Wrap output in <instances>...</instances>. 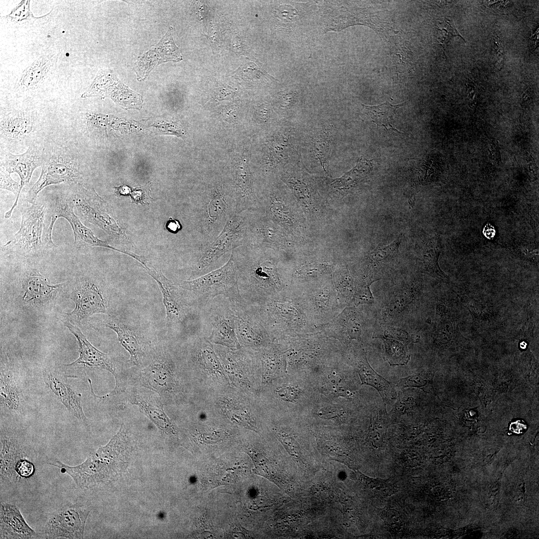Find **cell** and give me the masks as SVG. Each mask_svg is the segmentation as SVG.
I'll return each mask as SVG.
<instances>
[{
  "instance_id": "40",
  "label": "cell",
  "mask_w": 539,
  "mask_h": 539,
  "mask_svg": "<svg viewBox=\"0 0 539 539\" xmlns=\"http://www.w3.org/2000/svg\"><path fill=\"white\" fill-rule=\"evenodd\" d=\"M87 124L89 131L96 134L105 132L108 118L102 114H88L86 115Z\"/></svg>"
},
{
  "instance_id": "35",
  "label": "cell",
  "mask_w": 539,
  "mask_h": 539,
  "mask_svg": "<svg viewBox=\"0 0 539 539\" xmlns=\"http://www.w3.org/2000/svg\"><path fill=\"white\" fill-rule=\"evenodd\" d=\"M414 299V292L412 288H406L394 295L388 304L385 315L387 317H393L410 304Z\"/></svg>"
},
{
  "instance_id": "3",
  "label": "cell",
  "mask_w": 539,
  "mask_h": 539,
  "mask_svg": "<svg viewBox=\"0 0 539 539\" xmlns=\"http://www.w3.org/2000/svg\"><path fill=\"white\" fill-rule=\"evenodd\" d=\"M186 296L191 295L203 307L217 296L222 295L232 302L244 300L241 296L237 282V269L233 257L222 267L194 279L178 284Z\"/></svg>"
},
{
  "instance_id": "52",
  "label": "cell",
  "mask_w": 539,
  "mask_h": 539,
  "mask_svg": "<svg viewBox=\"0 0 539 539\" xmlns=\"http://www.w3.org/2000/svg\"><path fill=\"white\" fill-rule=\"evenodd\" d=\"M227 89H221L219 90L217 96L219 99H224L228 97L229 96H231L233 93V91L229 89L227 91Z\"/></svg>"
},
{
  "instance_id": "17",
  "label": "cell",
  "mask_w": 539,
  "mask_h": 539,
  "mask_svg": "<svg viewBox=\"0 0 539 539\" xmlns=\"http://www.w3.org/2000/svg\"><path fill=\"white\" fill-rule=\"evenodd\" d=\"M155 395L149 392L133 389L127 391L126 400L136 406L163 435L170 439H176L178 437L177 428L165 413L160 397Z\"/></svg>"
},
{
  "instance_id": "12",
  "label": "cell",
  "mask_w": 539,
  "mask_h": 539,
  "mask_svg": "<svg viewBox=\"0 0 539 539\" xmlns=\"http://www.w3.org/2000/svg\"><path fill=\"white\" fill-rule=\"evenodd\" d=\"M75 207L72 194L60 195L52 205V213L46 235L52 238V232L55 221L59 218L66 219L72 228L74 235V246L77 249L87 246H96L109 247L105 242L96 237L91 231L86 227L75 215Z\"/></svg>"
},
{
  "instance_id": "39",
  "label": "cell",
  "mask_w": 539,
  "mask_h": 539,
  "mask_svg": "<svg viewBox=\"0 0 539 539\" xmlns=\"http://www.w3.org/2000/svg\"><path fill=\"white\" fill-rule=\"evenodd\" d=\"M262 366L265 372L266 378L270 376L274 375L275 372L279 369L280 360L277 354L270 351H265L261 355Z\"/></svg>"
},
{
  "instance_id": "30",
  "label": "cell",
  "mask_w": 539,
  "mask_h": 539,
  "mask_svg": "<svg viewBox=\"0 0 539 539\" xmlns=\"http://www.w3.org/2000/svg\"><path fill=\"white\" fill-rule=\"evenodd\" d=\"M459 332L457 325L448 307L443 302L437 304L433 329V337L436 342L447 344Z\"/></svg>"
},
{
  "instance_id": "22",
  "label": "cell",
  "mask_w": 539,
  "mask_h": 539,
  "mask_svg": "<svg viewBox=\"0 0 539 539\" xmlns=\"http://www.w3.org/2000/svg\"><path fill=\"white\" fill-rule=\"evenodd\" d=\"M375 337L384 343V359L390 366L404 365L410 360L407 349L409 342H417L418 337L409 335L399 329L386 327L382 332L376 333Z\"/></svg>"
},
{
  "instance_id": "41",
  "label": "cell",
  "mask_w": 539,
  "mask_h": 539,
  "mask_svg": "<svg viewBox=\"0 0 539 539\" xmlns=\"http://www.w3.org/2000/svg\"><path fill=\"white\" fill-rule=\"evenodd\" d=\"M269 209L272 217L277 221L286 222L289 219V211L285 205L277 198H271Z\"/></svg>"
},
{
  "instance_id": "23",
  "label": "cell",
  "mask_w": 539,
  "mask_h": 539,
  "mask_svg": "<svg viewBox=\"0 0 539 539\" xmlns=\"http://www.w3.org/2000/svg\"><path fill=\"white\" fill-rule=\"evenodd\" d=\"M36 532L28 525L19 508L7 502L0 504V538L33 539Z\"/></svg>"
},
{
  "instance_id": "11",
  "label": "cell",
  "mask_w": 539,
  "mask_h": 539,
  "mask_svg": "<svg viewBox=\"0 0 539 539\" xmlns=\"http://www.w3.org/2000/svg\"><path fill=\"white\" fill-rule=\"evenodd\" d=\"M79 177L76 164L69 156L56 153L43 164L39 178L27 192L26 201L30 204L35 203L38 193L49 185L78 184Z\"/></svg>"
},
{
  "instance_id": "20",
  "label": "cell",
  "mask_w": 539,
  "mask_h": 539,
  "mask_svg": "<svg viewBox=\"0 0 539 539\" xmlns=\"http://www.w3.org/2000/svg\"><path fill=\"white\" fill-rule=\"evenodd\" d=\"M44 381L57 400L79 421H87L81 403V394L77 393L68 383L67 377L61 372L45 371Z\"/></svg>"
},
{
  "instance_id": "44",
  "label": "cell",
  "mask_w": 539,
  "mask_h": 539,
  "mask_svg": "<svg viewBox=\"0 0 539 539\" xmlns=\"http://www.w3.org/2000/svg\"><path fill=\"white\" fill-rule=\"evenodd\" d=\"M276 391L282 399L291 402H295L300 394V389L290 386L280 387Z\"/></svg>"
},
{
  "instance_id": "16",
  "label": "cell",
  "mask_w": 539,
  "mask_h": 539,
  "mask_svg": "<svg viewBox=\"0 0 539 539\" xmlns=\"http://www.w3.org/2000/svg\"><path fill=\"white\" fill-rule=\"evenodd\" d=\"M173 33V28L170 26L157 44L152 45L147 51L138 57L133 68L138 81L144 80L151 71L162 63L179 62L183 59Z\"/></svg>"
},
{
  "instance_id": "33",
  "label": "cell",
  "mask_w": 539,
  "mask_h": 539,
  "mask_svg": "<svg viewBox=\"0 0 539 539\" xmlns=\"http://www.w3.org/2000/svg\"><path fill=\"white\" fill-rule=\"evenodd\" d=\"M405 103L393 105L389 101L375 106L362 104L366 114L378 126L387 130L401 133L395 127L394 116L396 110L405 105Z\"/></svg>"
},
{
  "instance_id": "34",
  "label": "cell",
  "mask_w": 539,
  "mask_h": 539,
  "mask_svg": "<svg viewBox=\"0 0 539 539\" xmlns=\"http://www.w3.org/2000/svg\"><path fill=\"white\" fill-rule=\"evenodd\" d=\"M432 375L429 373L421 371L407 377L400 378L397 381L392 383V385L401 389L416 388L421 389L426 392H432L433 391L432 383Z\"/></svg>"
},
{
  "instance_id": "31",
  "label": "cell",
  "mask_w": 539,
  "mask_h": 539,
  "mask_svg": "<svg viewBox=\"0 0 539 539\" xmlns=\"http://www.w3.org/2000/svg\"><path fill=\"white\" fill-rule=\"evenodd\" d=\"M52 65L50 58L40 57L22 72L18 82V87L27 90L37 86L46 77Z\"/></svg>"
},
{
  "instance_id": "36",
  "label": "cell",
  "mask_w": 539,
  "mask_h": 539,
  "mask_svg": "<svg viewBox=\"0 0 539 539\" xmlns=\"http://www.w3.org/2000/svg\"><path fill=\"white\" fill-rule=\"evenodd\" d=\"M10 173L8 172L5 168L1 166L0 172V188L1 189H5L11 192L14 194L16 197L15 202L11 208L7 211L4 215L5 219H8L10 217L11 214L16 207L17 204L18 198L20 193V183L15 181L13 180L10 175Z\"/></svg>"
},
{
  "instance_id": "27",
  "label": "cell",
  "mask_w": 539,
  "mask_h": 539,
  "mask_svg": "<svg viewBox=\"0 0 539 539\" xmlns=\"http://www.w3.org/2000/svg\"><path fill=\"white\" fill-rule=\"evenodd\" d=\"M356 370L362 384L370 386L376 389L385 403L389 402L396 398V394L392 383L378 374L371 367L365 353L361 355L358 361Z\"/></svg>"
},
{
  "instance_id": "38",
  "label": "cell",
  "mask_w": 539,
  "mask_h": 539,
  "mask_svg": "<svg viewBox=\"0 0 539 539\" xmlns=\"http://www.w3.org/2000/svg\"><path fill=\"white\" fill-rule=\"evenodd\" d=\"M29 0L21 1L5 16L6 19L17 23L35 19L37 17L32 15L29 8Z\"/></svg>"
},
{
  "instance_id": "9",
  "label": "cell",
  "mask_w": 539,
  "mask_h": 539,
  "mask_svg": "<svg viewBox=\"0 0 539 539\" xmlns=\"http://www.w3.org/2000/svg\"><path fill=\"white\" fill-rule=\"evenodd\" d=\"M90 511L89 508L78 503L60 507L47 520L42 531L43 537L46 539H83Z\"/></svg>"
},
{
  "instance_id": "28",
  "label": "cell",
  "mask_w": 539,
  "mask_h": 539,
  "mask_svg": "<svg viewBox=\"0 0 539 539\" xmlns=\"http://www.w3.org/2000/svg\"><path fill=\"white\" fill-rule=\"evenodd\" d=\"M400 239H397L392 243L376 248L369 254L368 259L369 263L368 273L377 280L381 278L385 269L391 267L396 262Z\"/></svg>"
},
{
  "instance_id": "8",
  "label": "cell",
  "mask_w": 539,
  "mask_h": 539,
  "mask_svg": "<svg viewBox=\"0 0 539 539\" xmlns=\"http://www.w3.org/2000/svg\"><path fill=\"white\" fill-rule=\"evenodd\" d=\"M246 220L245 213L235 214L227 223L219 236L204 250L194 270L203 273L229 252L245 244Z\"/></svg>"
},
{
  "instance_id": "29",
  "label": "cell",
  "mask_w": 539,
  "mask_h": 539,
  "mask_svg": "<svg viewBox=\"0 0 539 539\" xmlns=\"http://www.w3.org/2000/svg\"><path fill=\"white\" fill-rule=\"evenodd\" d=\"M441 245L438 235L429 239L423 245L421 250L420 270L422 272L442 280H448L447 275L441 270L438 260Z\"/></svg>"
},
{
  "instance_id": "49",
  "label": "cell",
  "mask_w": 539,
  "mask_h": 539,
  "mask_svg": "<svg viewBox=\"0 0 539 539\" xmlns=\"http://www.w3.org/2000/svg\"><path fill=\"white\" fill-rule=\"evenodd\" d=\"M493 49L497 54H503V47L501 39L497 34L493 37Z\"/></svg>"
},
{
  "instance_id": "25",
  "label": "cell",
  "mask_w": 539,
  "mask_h": 539,
  "mask_svg": "<svg viewBox=\"0 0 539 539\" xmlns=\"http://www.w3.org/2000/svg\"><path fill=\"white\" fill-rule=\"evenodd\" d=\"M104 325L116 333L120 344L130 355V363L137 366H141L144 352L141 341L137 332L121 321L114 318L106 320Z\"/></svg>"
},
{
  "instance_id": "10",
  "label": "cell",
  "mask_w": 539,
  "mask_h": 539,
  "mask_svg": "<svg viewBox=\"0 0 539 539\" xmlns=\"http://www.w3.org/2000/svg\"><path fill=\"white\" fill-rule=\"evenodd\" d=\"M65 325L77 341L79 356L73 362L62 365L63 370L61 372L67 378H78L81 377L83 369H100L111 373L117 385L119 378L116 366L110 357L94 347L78 327L68 322H65Z\"/></svg>"
},
{
  "instance_id": "5",
  "label": "cell",
  "mask_w": 539,
  "mask_h": 539,
  "mask_svg": "<svg viewBox=\"0 0 539 539\" xmlns=\"http://www.w3.org/2000/svg\"><path fill=\"white\" fill-rule=\"evenodd\" d=\"M46 207L35 202L27 203L21 208V222L18 231L5 244L1 250L22 255H36L50 249L45 241L44 216Z\"/></svg>"
},
{
  "instance_id": "14",
  "label": "cell",
  "mask_w": 539,
  "mask_h": 539,
  "mask_svg": "<svg viewBox=\"0 0 539 539\" xmlns=\"http://www.w3.org/2000/svg\"><path fill=\"white\" fill-rule=\"evenodd\" d=\"M109 97L126 108L141 105V96L124 85L111 70H101L82 97Z\"/></svg>"
},
{
  "instance_id": "1",
  "label": "cell",
  "mask_w": 539,
  "mask_h": 539,
  "mask_svg": "<svg viewBox=\"0 0 539 539\" xmlns=\"http://www.w3.org/2000/svg\"><path fill=\"white\" fill-rule=\"evenodd\" d=\"M131 450L130 438L122 425L107 444L100 446L81 464L70 466L57 459L47 463L69 475L78 488L89 489L114 480L120 471L122 457L127 456Z\"/></svg>"
},
{
  "instance_id": "18",
  "label": "cell",
  "mask_w": 539,
  "mask_h": 539,
  "mask_svg": "<svg viewBox=\"0 0 539 539\" xmlns=\"http://www.w3.org/2000/svg\"><path fill=\"white\" fill-rule=\"evenodd\" d=\"M76 186L71 194L75 207L80 216L107 232H111L113 228V221L104 201L93 189H89L79 183L76 184Z\"/></svg>"
},
{
  "instance_id": "45",
  "label": "cell",
  "mask_w": 539,
  "mask_h": 539,
  "mask_svg": "<svg viewBox=\"0 0 539 539\" xmlns=\"http://www.w3.org/2000/svg\"><path fill=\"white\" fill-rule=\"evenodd\" d=\"M277 436L288 452L292 456H297L298 446L294 439L292 437L280 432L277 433Z\"/></svg>"
},
{
  "instance_id": "2",
  "label": "cell",
  "mask_w": 539,
  "mask_h": 539,
  "mask_svg": "<svg viewBox=\"0 0 539 539\" xmlns=\"http://www.w3.org/2000/svg\"><path fill=\"white\" fill-rule=\"evenodd\" d=\"M231 254L236 266L239 292L246 302L258 305L279 291L281 284L274 263L260 261L250 246L239 247Z\"/></svg>"
},
{
  "instance_id": "24",
  "label": "cell",
  "mask_w": 539,
  "mask_h": 539,
  "mask_svg": "<svg viewBox=\"0 0 539 539\" xmlns=\"http://www.w3.org/2000/svg\"><path fill=\"white\" fill-rule=\"evenodd\" d=\"M43 150L32 146L22 154L8 153L6 155L2 166L10 174H18L20 179V192L29 183L34 170L43 164Z\"/></svg>"
},
{
  "instance_id": "4",
  "label": "cell",
  "mask_w": 539,
  "mask_h": 539,
  "mask_svg": "<svg viewBox=\"0 0 539 539\" xmlns=\"http://www.w3.org/2000/svg\"><path fill=\"white\" fill-rule=\"evenodd\" d=\"M0 475L1 484H16L26 481L35 473L34 451L16 431L0 430Z\"/></svg>"
},
{
  "instance_id": "15",
  "label": "cell",
  "mask_w": 539,
  "mask_h": 539,
  "mask_svg": "<svg viewBox=\"0 0 539 539\" xmlns=\"http://www.w3.org/2000/svg\"><path fill=\"white\" fill-rule=\"evenodd\" d=\"M230 302L235 315L236 332L241 346L255 348L265 343L266 332L254 306L245 300Z\"/></svg>"
},
{
  "instance_id": "53",
  "label": "cell",
  "mask_w": 539,
  "mask_h": 539,
  "mask_svg": "<svg viewBox=\"0 0 539 539\" xmlns=\"http://www.w3.org/2000/svg\"><path fill=\"white\" fill-rule=\"evenodd\" d=\"M114 189L115 193L118 195H126L130 192V189L126 186L115 187Z\"/></svg>"
},
{
  "instance_id": "43",
  "label": "cell",
  "mask_w": 539,
  "mask_h": 539,
  "mask_svg": "<svg viewBox=\"0 0 539 539\" xmlns=\"http://www.w3.org/2000/svg\"><path fill=\"white\" fill-rule=\"evenodd\" d=\"M414 405L415 400L412 397L400 395L392 412L395 415H403L412 409Z\"/></svg>"
},
{
  "instance_id": "37",
  "label": "cell",
  "mask_w": 539,
  "mask_h": 539,
  "mask_svg": "<svg viewBox=\"0 0 539 539\" xmlns=\"http://www.w3.org/2000/svg\"><path fill=\"white\" fill-rule=\"evenodd\" d=\"M331 137L328 132L318 135L314 142V150L316 157L322 166L324 167L327 162L331 148Z\"/></svg>"
},
{
  "instance_id": "48",
  "label": "cell",
  "mask_w": 539,
  "mask_h": 539,
  "mask_svg": "<svg viewBox=\"0 0 539 539\" xmlns=\"http://www.w3.org/2000/svg\"><path fill=\"white\" fill-rule=\"evenodd\" d=\"M166 229L172 233H176L182 228L179 221L176 219H170L166 223Z\"/></svg>"
},
{
  "instance_id": "32",
  "label": "cell",
  "mask_w": 539,
  "mask_h": 539,
  "mask_svg": "<svg viewBox=\"0 0 539 539\" xmlns=\"http://www.w3.org/2000/svg\"><path fill=\"white\" fill-rule=\"evenodd\" d=\"M33 129V122L25 113H10L1 121V133L10 139H18L29 134Z\"/></svg>"
},
{
  "instance_id": "19",
  "label": "cell",
  "mask_w": 539,
  "mask_h": 539,
  "mask_svg": "<svg viewBox=\"0 0 539 539\" xmlns=\"http://www.w3.org/2000/svg\"><path fill=\"white\" fill-rule=\"evenodd\" d=\"M151 274L158 282L162 295L167 325L171 328L182 324L188 314L189 304L184 291L156 271H151Z\"/></svg>"
},
{
  "instance_id": "51",
  "label": "cell",
  "mask_w": 539,
  "mask_h": 539,
  "mask_svg": "<svg viewBox=\"0 0 539 539\" xmlns=\"http://www.w3.org/2000/svg\"><path fill=\"white\" fill-rule=\"evenodd\" d=\"M446 22L448 23L449 25V28H450L449 30L450 31V32L452 34V35H453V36H459L460 37H461L465 41V40L464 39V38L462 37V36L460 34V33L458 32V31L456 29V26H455L453 20H450V19H448L446 21Z\"/></svg>"
},
{
  "instance_id": "13",
  "label": "cell",
  "mask_w": 539,
  "mask_h": 539,
  "mask_svg": "<svg viewBox=\"0 0 539 539\" xmlns=\"http://www.w3.org/2000/svg\"><path fill=\"white\" fill-rule=\"evenodd\" d=\"M71 298L75 307L65 314L77 321L96 313H107V298L101 286L92 278H81Z\"/></svg>"
},
{
  "instance_id": "6",
  "label": "cell",
  "mask_w": 539,
  "mask_h": 539,
  "mask_svg": "<svg viewBox=\"0 0 539 539\" xmlns=\"http://www.w3.org/2000/svg\"><path fill=\"white\" fill-rule=\"evenodd\" d=\"M138 385L156 392L163 403L172 398L177 389L175 365L168 352H154L150 363L139 371Z\"/></svg>"
},
{
  "instance_id": "42",
  "label": "cell",
  "mask_w": 539,
  "mask_h": 539,
  "mask_svg": "<svg viewBox=\"0 0 539 539\" xmlns=\"http://www.w3.org/2000/svg\"><path fill=\"white\" fill-rule=\"evenodd\" d=\"M329 381L330 389L336 396H342L348 399L353 397L352 392L342 382L340 376L338 375L331 376Z\"/></svg>"
},
{
  "instance_id": "47",
  "label": "cell",
  "mask_w": 539,
  "mask_h": 539,
  "mask_svg": "<svg viewBox=\"0 0 539 539\" xmlns=\"http://www.w3.org/2000/svg\"><path fill=\"white\" fill-rule=\"evenodd\" d=\"M340 410L333 408H322L318 411L319 417L323 419H331L339 416Z\"/></svg>"
},
{
  "instance_id": "54",
  "label": "cell",
  "mask_w": 539,
  "mask_h": 539,
  "mask_svg": "<svg viewBox=\"0 0 539 539\" xmlns=\"http://www.w3.org/2000/svg\"><path fill=\"white\" fill-rule=\"evenodd\" d=\"M494 66L498 70H501L503 65V54L496 55Z\"/></svg>"
},
{
  "instance_id": "7",
  "label": "cell",
  "mask_w": 539,
  "mask_h": 539,
  "mask_svg": "<svg viewBox=\"0 0 539 539\" xmlns=\"http://www.w3.org/2000/svg\"><path fill=\"white\" fill-rule=\"evenodd\" d=\"M206 322L212 329L208 339L212 343L238 349L242 347L236 332L235 315L230 300L220 295L207 302Z\"/></svg>"
},
{
  "instance_id": "46",
  "label": "cell",
  "mask_w": 539,
  "mask_h": 539,
  "mask_svg": "<svg viewBox=\"0 0 539 539\" xmlns=\"http://www.w3.org/2000/svg\"><path fill=\"white\" fill-rule=\"evenodd\" d=\"M131 198L135 203L148 204L147 201L151 198L149 195V186L135 189L131 193Z\"/></svg>"
},
{
  "instance_id": "21",
  "label": "cell",
  "mask_w": 539,
  "mask_h": 539,
  "mask_svg": "<svg viewBox=\"0 0 539 539\" xmlns=\"http://www.w3.org/2000/svg\"><path fill=\"white\" fill-rule=\"evenodd\" d=\"M0 396L1 414L17 417L23 413L25 400L22 381L11 370L1 369Z\"/></svg>"
},
{
  "instance_id": "50",
  "label": "cell",
  "mask_w": 539,
  "mask_h": 539,
  "mask_svg": "<svg viewBox=\"0 0 539 539\" xmlns=\"http://www.w3.org/2000/svg\"><path fill=\"white\" fill-rule=\"evenodd\" d=\"M483 233L487 238L491 239L495 236V230L490 224H487L484 229Z\"/></svg>"
},
{
  "instance_id": "26",
  "label": "cell",
  "mask_w": 539,
  "mask_h": 539,
  "mask_svg": "<svg viewBox=\"0 0 539 539\" xmlns=\"http://www.w3.org/2000/svg\"><path fill=\"white\" fill-rule=\"evenodd\" d=\"M62 284H51L38 271L32 270L23 278L22 300L25 302H42L49 298Z\"/></svg>"
}]
</instances>
